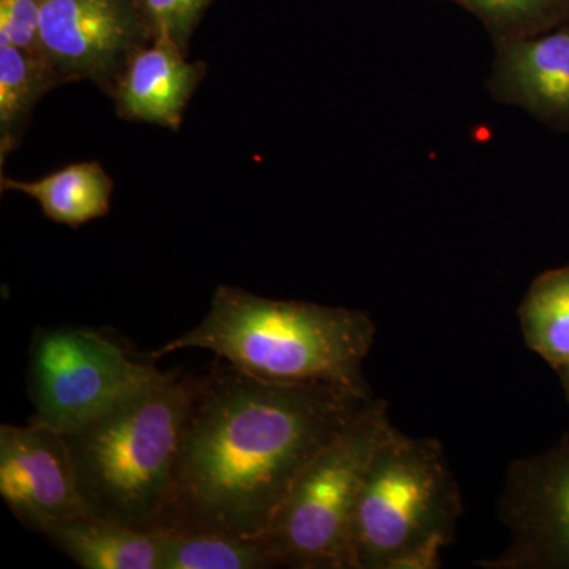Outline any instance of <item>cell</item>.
Masks as SVG:
<instances>
[{
    "instance_id": "cell-21",
    "label": "cell",
    "mask_w": 569,
    "mask_h": 569,
    "mask_svg": "<svg viewBox=\"0 0 569 569\" xmlns=\"http://www.w3.org/2000/svg\"><path fill=\"white\" fill-rule=\"evenodd\" d=\"M565 445H567V448L569 449V440L565 441Z\"/></svg>"
},
{
    "instance_id": "cell-3",
    "label": "cell",
    "mask_w": 569,
    "mask_h": 569,
    "mask_svg": "<svg viewBox=\"0 0 569 569\" xmlns=\"http://www.w3.org/2000/svg\"><path fill=\"white\" fill-rule=\"evenodd\" d=\"M201 378L162 370L100 417L63 436L91 515L138 529L156 527Z\"/></svg>"
},
{
    "instance_id": "cell-8",
    "label": "cell",
    "mask_w": 569,
    "mask_h": 569,
    "mask_svg": "<svg viewBox=\"0 0 569 569\" xmlns=\"http://www.w3.org/2000/svg\"><path fill=\"white\" fill-rule=\"evenodd\" d=\"M511 533L486 569H569V449L561 445L512 463L500 498Z\"/></svg>"
},
{
    "instance_id": "cell-16",
    "label": "cell",
    "mask_w": 569,
    "mask_h": 569,
    "mask_svg": "<svg viewBox=\"0 0 569 569\" xmlns=\"http://www.w3.org/2000/svg\"><path fill=\"white\" fill-rule=\"evenodd\" d=\"M163 533L162 569L277 568L261 539L209 529L160 527Z\"/></svg>"
},
{
    "instance_id": "cell-18",
    "label": "cell",
    "mask_w": 569,
    "mask_h": 569,
    "mask_svg": "<svg viewBox=\"0 0 569 569\" xmlns=\"http://www.w3.org/2000/svg\"><path fill=\"white\" fill-rule=\"evenodd\" d=\"M138 3L153 37H168L187 52L194 29L212 0H138Z\"/></svg>"
},
{
    "instance_id": "cell-12",
    "label": "cell",
    "mask_w": 569,
    "mask_h": 569,
    "mask_svg": "<svg viewBox=\"0 0 569 569\" xmlns=\"http://www.w3.org/2000/svg\"><path fill=\"white\" fill-rule=\"evenodd\" d=\"M43 535L81 568L162 569L164 545L160 529H138L86 512Z\"/></svg>"
},
{
    "instance_id": "cell-6",
    "label": "cell",
    "mask_w": 569,
    "mask_h": 569,
    "mask_svg": "<svg viewBox=\"0 0 569 569\" xmlns=\"http://www.w3.org/2000/svg\"><path fill=\"white\" fill-rule=\"evenodd\" d=\"M162 370L121 343L78 326L37 328L29 350L32 421L70 433L100 417Z\"/></svg>"
},
{
    "instance_id": "cell-10",
    "label": "cell",
    "mask_w": 569,
    "mask_h": 569,
    "mask_svg": "<svg viewBox=\"0 0 569 569\" xmlns=\"http://www.w3.org/2000/svg\"><path fill=\"white\" fill-rule=\"evenodd\" d=\"M488 89L497 102L569 132V24L496 44Z\"/></svg>"
},
{
    "instance_id": "cell-9",
    "label": "cell",
    "mask_w": 569,
    "mask_h": 569,
    "mask_svg": "<svg viewBox=\"0 0 569 569\" xmlns=\"http://www.w3.org/2000/svg\"><path fill=\"white\" fill-rule=\"evenodd\" d=\"M0 496L14 518L40 533L89 512L66 437L32 419L0 426Z\"/></svg>"
},
{
    "instance_id": "cell-20",
    "label": "cell",
    "mask_w": 569,
    "mask_h": 569,
    "mask_svg": "<svg viewBox=\"0 0 569 569\" xmlns=\"http://www.w3.org/2000/svg\"><path fill=\"white\" fill-rule=\"evenodd\" d=\"M561 383H563L565 392L569 400V365L560 370Z\"/></svg>"
},
{
    "instance_id": "cell-13",
    "label": "cell",
    "mask_w": 569,
    "mask_h": 569,
    "mask_svg": "<svg viewBox=\"0 0 569 569\" xmlns=\"http://www.w3.org/2000/svg\"><path fill=\"white\" fill-rule=\"evenodd\" d=\"M0 187L33 198L52 222L78 228L110 212L114 182L99 162H80L36 181L2 174Z\"/></svg>"
},
{
    "instance_id": "cell-2",
    "label": "cell",
    "mask_w": 569,
    "mask_h": 569,
    "mask_svg": "<svg viewBox=\"0 0 569 569\" xmlns=\"http://www.w3.org/2000/svg\"><path fill=\"white\" fill-rule=\"evenodd\" d=\"M376 336V323L362 310L280 301L220 284L201 323L148 358L159 361L174 351L198 348L247 376L331 385L370 399L365 362Z\"/></svg>"
},
{
    "instance_id": "cell-15",
    "label": "cell",
    "mask_w": 569,
    "mask_h": 569,
    "mask_svg": "<svg viewBox=\"0 0 569 569\" xmlns=\"http://www.w3.org/2000/svg\"><path fill=\"white\" fill-rule=\"evenodd\" d=\"M523 340L560 372L569 365V264L549 269L531 282L519 307Z\"/></svg>"
},
{
    "instance_id": "cell-19",
    "label": "cell",
    "mask_w": 569,
    "mask_h": 569,
    "mask_svg": "<svg viewBox=\"0 0 569 569\" xmlns=\"http://www.w3.org/2000/svg\"><path fill=\"white\" fill-rule=\"evenodd\" d=\"M40 20L41 0H0V43L41 56Z\"/></svg>"
},
{
    "instance_id": "cell-7",
    "label": "cell",
    "mask_w": 569,
    "mask_h": 569,
    "mask_svg": "<svg viewBox=\"0 0 569 569\" xmlns=\"http://www.w3.org/2000/svg\"><path fill=\"white\" fill-rule=\"evenodd\" d=\"M153 37L138 0H41L40 54L66 80L112 97Z\"/></svg>"
},
{
    "instance_id": "cell-5",
    "label": "cell",
    "mask_w": 569,
    "mask_h": 569,
    "mask_svg": "<svg viewBox=\"0 0 569 569\" xmlns=\"http://www.w3.org/2000/svg\"><path fill=\"white\" fill-rule=\"evenodd\" d=\"M391 427L387 400L372 397L307 463L261 538L277 567L353 569L356 505L378 445Z\"/></svg>"
},
{
    "instance_id": "cell-4",
    "label": "cell",
    "mask_w": 569,
    "mask_h": 569,
    "mask_svg": "<svg viewBox=\"0 0 569 569\" xmlns=\"http://www.w3.org/2000/svg\"><path fill=\"white\" fill-rule=\"evenodd\" d=\"M462 512V493L441 445L392 426L378 445L356 505L353 569L440 567Z\"/></svg>"
},
{
    "instance_id": "cell-11",
    "label": "cell",
    "mask_w": 569,
    "mask_h": 569,
    "mask_svg": "<svg viewBox=\"0 0 569 569\" xmlns=\"http://www.w3.org/2000/svg\"><path fill=\"white\" fill-rule=\"evenodd\" d=\"M206 71L204 62L187 61V52L173 40L156 37L134 54L116 86V114L123 121L178 130Z\"/></svg>"
},
{
    "instance_id": "cell-17",
    "label": "cell",
    "mask_w": 569,
    "mask_h": 569,
    "mask_svg": "<svg viewBox=\"0 0 569 569\" xmlns=\"http://www.w3.org/2000/svg\"><path fill=\"white\" fill-rule=\"evenodd\" d=\"M473 14L493 44L527 39L569 24V0H445Z\"/></svg>"
},
{
    "instance_id": "cell-14",
    "label": "cell",
    "mask_w": 569,
    "mask_h": 569,
    "mask_svg": "<svg viewBox=\"0 0 569 569\" xmlns=\"http://www.w3.org/2000/svg\"><path fill=\"white\" fill-rule=\"evenodd\" d=\"M62 84L41 56L0 43V167L21 144L40 100Z\"/></svg>"
},
{
    "instance_id": "cell-1",
    "label": "cell",
    "mask_w": 569,
    "mask_h": 569,
    "mask_svg": "<svg viewBox=\"0 0 569 569\" xmlns=\"http://www.w3.org/2000/svg\"><path fill=\"white\" fill-rule=\"evenodd\" d=\"M370 399L217 365L201 378L153 529L263 538L307 463Z\"/></svg>"
}]
</instances>
